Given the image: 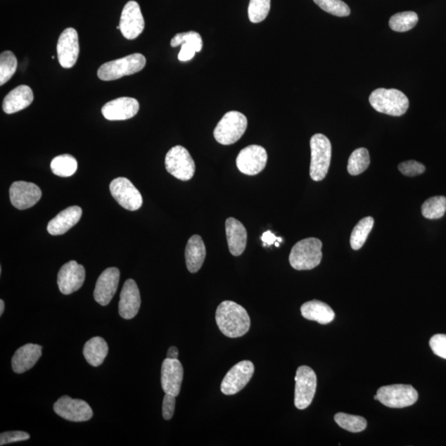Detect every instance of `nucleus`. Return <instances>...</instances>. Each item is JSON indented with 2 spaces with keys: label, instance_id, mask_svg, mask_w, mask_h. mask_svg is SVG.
I'll list each match as a JSON object with an SVG mask.
<instances>
[{
  "label": "nucleus",
  "instance_id": "f257e3e1",
  "mask_svg": "<svg viewBox=\"0 0 446 446\" xmlns=\"http://www.w3.org/2000/svg\"><path fill=\"white\" fill-rule=\"evenodd\" d=\"M216 322L223 335L229 338H238L250 330V319L243 306L232 301L220 303L216 311Z\"/></svg>",
  "mask_w": 446,
  "mask_h": 446
},
{
  "label": "nucleus",
  "instance_id": "f03ea898",
  "mask_svg": "<svg viewBox=\"0 0 446 446\" xmlns=\"http://www.w3.org/2000/svg\"><path fill=\"white\" fill-rule=\"evenodd\" d=\"M371 106L378 113L393 117L405 115L409 108V101L400 90L395 89H377L369 98Z\"/></svg>",
  "mask_w": 446,
  "mask_h": 446
},
{
  "label": "nucleus",
  "instance_id": "7ed1b4c3",
  "mask_svg": "<svg viewBox=\"0 0 446 446\" xmlns=\"http://www.w3.org/2000/svg\"><path fill=\"white\" fill-rule=\"evenodd\" d=\"M321 241L314 237L298 241L293 246L289 255V263L297 270L314 269L321 262Z\"/></svg>",
  "mask_w": 446,
  "mask_h": 446
},
{
  "label": "nucleus",
  "instance_id": "20e7f679",
  "mask_svg": "<svg viewBox=\"0 0 446 446\" xmlns=\"http://www.w3.org/2000/svg\"><path fill=\"white\" fill-rule=\"evenodd\" d=\"M146 63V60L144 55L134 53L127 56L103 64L98 70V77L103 82H111L139 72L144 70Z\"/></svg>",
  "mask_w": 446,
  "mask_h": 446
},
{
  "label": "nucleus",
  "instance_id": "39448f33",
  "mask_svg": "<svg viewBox=\"0 0 446 446\" xmlns=\"http://www.w3.org/2000/svg\"><path fill=\"white\" fill-rule=\"evenodd\" d=\"M310 177L314 181L324 179L329 173L331 159V141L324 134H315L310 140Z\"/></svg>",
  "mask_w": 446,
  "mask_h": 446
},
{
  "label": "nucleus",
  "instance_id": "423d86ee",
  "mask_svg": "<svg viewBox=\"0 0 446 446\" xmlns=\"http://www.w3.org/2000/svg\"><path fill=\"white\" fill-rule=\"evenodd\" d=\"M248 125V118L243 113L230 111L217 123L213 135L218 144L225 146L234 144L244 135Z\"/></svg>",
  "mask_w": 446,
  "mask_h": 446
},
{
  "label": "nucleus",
  "instance_id": "0eeeda50",
  "mask_svg": "<svg viewBox=\"0 0 446 446\" xmlns=\"http://www.w3.org/2000/svg\"><path fill=\"white\" fill-rule=\"evenodd\" d=\"M377 397L384 406L403 408L414 405L419 400V393L408 384H393L378 388Z\"/></svg>",
  "mask_w": 446,
  "mask_h": 446
},
{
  "label": "nucleus",
  "instance_id": "6e6552de",
  "mask_svg": "<svg viewBox=\"0 0 446 446\" xmlns=\"http://www.w3.org/2000/svg\"><path fill=\"white\" fill-rule=\"evenodd\" d=\"M165 164L166 170L182 181L191 179L196 173V163L187 149L182 146H174L168 151Z\"/></svg>",
  "mask_w": 446,
  "mask_h": 446
},
{
  "label": "nucleus",
  "instance_id": "1a4fd4ad",
  "mask_svg": "<svg viewBox=\"0 0 446 446\" xmlns=\"http://www.w3.org/2000/svg\"><path fill=\"white\" fill-rule=\"evenodd\" d=\"M295 382L294 405L298 409L305 410L311 405L316 393L317 376L314 370L302 365L297 370Z\"/></svg>",
  "mask_w": 446,
  "mask_h": 446
},
{
  "label": "nucleus",
  "instance_id": "9d476101",
  "mask_svg": "<svg viewBox=\"0 0 446 446\" xmlns=\"http://www.w3.org/2000/svg\"><path fill=\"white\" fill-rule=\"evenodd\" d=\"M255 372V367L249 360L234 365L226 374L221 384V391L225 395H234L246 386Z\"/></svg>",
  "mask_w": 446,
  "mask_h": 446
},
{
  "label": "nucleus",
  "instance_id": "9b49d317",
  "mask_svg": "<svg viewBox=\"0 0 446 446\" xmlns=\"http://www.w3.org/2000/svg\"><path fill=\"white\" fill-rule=\"evenodd\" d=\"M109 189L113 198L127 210H139L144 203L141 193L127 178L120 177L113 179Z\"/></svg>",
  "mask_w": 446,
  "mask_h": 446
},
{
  "label": "nucleus",
  "instance_id": "f8f14e48",
  "mask_svg": "<svg viewBox=\"0 0 446 446\" xmlns=\"http://www.w3.org/2000/svg\"><path fill=\"white\" fill-rule=\"evenodd\" d=\"M268 155L264 147L251 145L241 150L236 158V166L241 173L255 175L267 166Z\"/></svg>",
  "mask_w": 446,
  "mask_h": 446
},
{
  "label": "nucleus",
  "instance_id": "ddd939ff",
  "mask_svg": "<svg viewBox=\"0 0 446 446\" xmlns=\"http://www.w3.org/2000/svg\"><path fill=\"white\" fill-rule=\"evenodd\" d=\"M54 412L63 419L75 422L87 421L93 416L91 407L87 402L66 395L55 402Z\"/></svg>",
  "mask_w": 446,
  "mask_h": 446
},
{
  "label": "nucleus",
  "instance_id": "4468645a",
  "mask_svg": "<svg viewBox=\"0 0 446 446\" xmlns=\"http://www.w3.org/2000/svg\"><path fill=\"white\" fill-rule=\"evenodd\" d=\"M120 31L128 40L136 39L145 28L144 18L136 1H129L122 9L120 23Z\"/></svg>",
  "mask_w": 446,
  "mask_h": 446
},
{
  "label": "nucleus",
  "instance_id": "2eb2a0df",
  "mask_svg": "<svg viewBox=\"0 0 446 446\" xmlns=\"http://www.w3.org/2000/svg\"><path fill=\"white\" fill-rule=\"evenodd\" d=\"M56 50L60 65L65 69L72 68L79 53L77 31L69 27L61 32Z\"/></svg>",
  "mask_w": 446,
  "mask_h": 446
},
{
  "label": "nucleus",
  "instance_id": "dca6fc26",
  "mask_svg": "<svg viewBox=\"0 0 446 446\" xmlns=\"http://www.w3.org/2000/svg\"><path fill=\"white\" fill-rule=\"evenodd\" d=\"M9 197L13 207L25 210L40 200L42 191L35 184L17 181L13 183L9 189Z\"/></svg>",
  "mask_w": 446,
  "mask_h": 446
},
{
  "label": "nucleus",
  "instance_id": "f3484780",
  "mask_svg": "<svg viewBox=\"0 0 446 446\" xmlns=\"http://www.w3.org/2000/svg\"><path fill=\"white\" fill-rule=\"evenodd\" d=\"M85 279V269L82 265L71 260L60 268L58 276L60 291L69 295L79 291L83 286Z\"/></svg>",
  "mask_w": 446,
  "mask_h": 446
},
{
  "label": "nucleus",
  "instance_id": "a211bd4d",
  "mask_svg": "<svg viewBox=\"0 0 446 446\" xmlns=\"http://www.w3.org/2000/svg\"><path fill=\"white\" fill-rule=\"evenodd\" d=\"M139 108V103L136 98L122 97L104 104L102 113L109 121L127 120L136 116Z\"/></svg>",
  "mask_w": 446,
  "mask_h": 446
},
{
  "label": "nucleus",
  "instance_id": "6ab92c4d",
  "mask_svg": "<svg viewBox=\"0 0 446 446\" xmlns=\"http://www.w3.org/2000/svg\"><path fill=\"white\" fill-rule=\"evenodd\" d=\"M184 378L182 364L178 359L166 358L161 367V386L167 395L177 397Z\"/></svg>",
  "mask_w": 446,
  "mask_h": 446
},
{
  "label": "nucleus",
  "instance_id": "aec40b11",
  "mask_svg": "<svg viewBox=\"0 0 446 446\" xmlns=\"http://www.w3.org/2000/svg\"><path fill=\"white\" fill-rule=\"evenodd\" d=\"M120 272L115 267L108 268L98 277L94 292V300L98 305L107 306L113 300L120 283Z\"/></svg>",
  "mask_w": 446,
  "mask_h": 446
},
{
  "label": "nucleus",
  "instance_id": "412c9836",
  "mask_svg": "<svg viewBox=\"0 0 446 446\" xmlns=\"http://www.w3.org/2000/svg\"><path fill=\"white\" fill-rule=\"evenodd\" d=\"M141 295L139 287L134 279H127L123 286L118 312L123 319H132L139 313L141 307Z\"/></svg>",
  "mask_w": 446,
  "mask_h": 446
},
{
  "label": "nucleus",
  "instance_id": "4be33fe9",
  "mask_svg": "<svg viewBox=\"0 0 446 446\" xmlns=\"http://www.w3.org/2000/svg\"><path fill=\"white\" fill-rule=\"evenodd\" d=\"M82 216V208L72 206L65 208L49 222L47 231L52 236L65 234L77 224Z\"/></svg>",
  "mask_w": 446,
  "mask_h": 446
},
{
  "label": "nucleus",
  "instance_id": "5701e85b",
  "mask_svg": "<svg viewBox=\"0 0 446 446\" xmlns=\"http://www.w3.org/2000/svg\"><path fill=\"white\" fill-rule=\"evenodd\" d=\"M42 346L28 343L16 350L12 358V368L16 374H23L32 369L39 362Z\"/></svg>",
  "mask_w": 446,
  "mask_h": 446
},
{
  "label": "nucleus",
  "instance_id": "b1692460",
  "mask_svg": "<svg viewBox=\"0 0 446 446\" xmlns=\"http://www.w3.org/2000/svg\"><path fill=\"white\" fill-rule=\"evenodd\" d=\"M226 234L231 254L234 256L243 254L248 243V231L243 223L234 217L227 218Z\"/></svg>",
  "mask_w": 446,
  "mask_h": 446
},
{
  "label": "nucleus",
  "instance_id": "393cba45",
  "mask_svg": "<svg viewBox=\"0 0 446 446\" xmlns=\"http://www.w3.org/2000/svg\"><path fill=\"white\" fill-rule=\"evenodd\" d=\"M33 92L27 85H20L9 92L3 102V110L7 115L20 112L31 106L33 101Z\"/></svg>",
  "mask_w": 446,
  "mask_h": 446
},
{
  "label": "nucleus",
  "instance_id": "a878e982",
  "mask_svg": "<svg viewBox=\"0 0 446 446\" xmlns=\"http://www.w3.org/2000/svg\"><path fill=\"white\" fill-rule=\"evenodd\" d=\"M206 257V248L200 236L194 235L189 238L185 249V260L189 272L197 273L203 267Z\"/></svg>",
  "mask_w": 446,
  "mask_h": 446
},
{
  "label": "nucleus",
  "instance_id": "bb28decb",
  "mask_svg": "<svg viewBox=\"0 0 446 446\" xmlns=\"http://www.w3.org/2000/svg\"><path fill=\"white\" fill-rule=\"evenodd\" d=\"M301 314L305 319L315 321L322 325L330 324L335 319V312L326 303L312 300L303 303Z\"/></svg>",
  "mask_w": 446,
  "mask_h": 446
},
{
  "label": "nucleus",
  "instance_id": "cd10ccee",
  "mask_svg": "<svg viewBox=\"0 0 446 446\" xmlns=\"http://www.w3.org/2000/svg\"><path fill=\"white\" fill-rule=\"evenodd\" d=\"M84 357L94 367L101 365L108 353V345L106 340L96 336L87 341L84 346Z\"/></svg>",
  "mask_w": 446,
  "mask_h": 446
},
{
  "label": "nucleus",
  "instance_id": "c85d7f7f",
  "mask_svg": "<svg viewBox=\"0 0 446 446\" xmlns=\"http://www.w3.org/2000/svg\"><path fill=\"white\" fill-rule=\"evenodd\" d=\"M374 223V220L371 217H364L357 223L351 232V248L357 250L362 248L373 229Z\"/></svg>",
  "mask_w": 446,
  "mask_h": 446
},
{
  "label": "nucleus",
  "instance_id": "c756f323",
  "mask_svg": "<svg viewBox=\"0 0 446 446\" xmlns=\"http://www.w3.org/2000/svg\"><path fill=\"white\" fill-rule=\"evenodd\" d=\"M78 163L74 156L65 154L56 156L51 163V172L60 177H70L77 172Z\"/></svg>",
  "mask_w": 446,
  "mask_h": 446
},
{
  "label": "nucleus",
  "instance_id": "7c9ffc66",
  "mask_svg": "<svg viewBox=\"0 0 446 446\" xmlns=\"http://www.w3.org/2000/svg\"><path fill=\"white\" fill-rule=\"evenodd\" d=\"M446 212V198L444 196L431 197L422 204L421 213L427 219H440Z\"/></svg>",
  "mask_w": 446,
  "mask_h": 446
},
{
  "label": "nucleus",
  "instance_id": "2f4dec72",
  "mask_svg": "<svg viewBox=\"0 0 446 446\" xmlns=\"http://www.w3.org/2000/svg\"><path fill=\"white\" fill-rule=\"evenodd\" d=\"M417 22H419V16L415 12L398 13L391 17L389 20V27L393 31L404 32L412 30Z\"/></svg>",
  "mask_w": 446,
  "mask_h": 446
},
{
  "label": "nucleus",
  "instance_id": "473e14b6",
  "mask_svg": "<svg viewBox=\"0 0 446 446\" xmlns=\"http://www.w3.org/2000/svg\"><path fill=\"white\" fill-rule=\"evenodd\" d=\"M369 164V153L367 148L355 150L348 160V173L351 175L362 174L368 169Z\"/></svg>",
  "mask_w": 446,
  "mask_h": 446
},
{
  "label": "nucleus",
  "instance_id": "72a5a7b5",
  "mask_svg": "<svg viewBox=\"0 0 446 446\" xmlns=\"http://www.w3.org/2000/svg\"><path fill=\"white\" fill-rule=\"evenodd\" d=\"M334 419L341 428L357 433L363 431L367 426V421L362 416H354L339 412L336 414Z\"/></svg>",
  "mask_w": 446,
  "mask_h": 446
},
{
  "label": "nucleus",
  "instance_id": "f704fd0d",
  "mask_svg": "<svg viewBox=\"0 0 446 446\" xmlns=\"http://www.w3.org/2000/svg\"><path fill=\"white\" fill-rule=\"evenodd\" d=\"M18 60L15 55L11 51L2 52L0 55V85L7 83L15 74Z\"/></svg>",
  "mask_w": 446,
  "mask_h": 446
},
{
  "label": "nucleus",
  "instance_id": "c9c22d12",
  "mask_svg": "<svg viewBox=\"0 0 446 446\" xmlns=\"http://www.w3.org/2000/svg\"><path fill=\"white\" fill-rule=\"evenodd\" d=\"M270 11V0H250L248 16L251 23H259L267 18Z\"/></svg>",
  "mask_w": 446,
  "mask_h": 446
},
{
  "label": "nucleus",
  "instance_id": "e433bc0d",
  "mask_svg": "<svg viewBox=\"0 0 446 446\" xmlns=\"http://www.w3.org/2000/svg\"><path fill=\"white\" fill-rule=\"evenodd\" d=\"M322 11L338 17H348L350 9L348 4L341 0H313Z\"/></svg>",
  "mask_w": 446,
  "mask_h": 446
},
{
  "label": "nucleus",
  "instance_id": "4c0bfd02",
  "mask_svg": "<svg viewBox=\"0 0 446 446\" xmlns=\"http://www.w3.org/2000/svg\"><path fill=\"white\" fill-rule=\"evenodd\" d=\"M184 42L196 45L200 51L203 49V39L200 34L193 31L178 33L170 41V46L177 47L181 46Z\"/></svg>",
  "mask_w": 446,
  "mask_h": 446
},
{
  "label": "nucleus",
  "instance_id": "58836bf2",
  "mask_svg": "<svg viewBox=\"0 0 446 446\" xmlns=\"http://www.w3.org/2000/svg\"><path fill=\"white\" fill-rule=\"evenodd\" d=\"M398 170L406 177H414L423 174L426 170L425 165L416 160H407L398 165Z\"/></svg>",
  "mask_w": 446,
  "mask_h": 446
},
{
  "label": "nucleus",
  "instance_id": "ea45409f",
  "mask_svg": "<svg viewBox=\"0 0 446 446\" xmlns=\"http://www.w3.org/2000/svg\"><path fill=\"white\" fill-rule=\"evenodd\" d=\"M430 346L435 355L446 359V335L438 334L430 340Z\"/></svg>",
  "mask_w": 446,
  "mask_h": 446
},
{
  "label": "nucleus",
  "instance_id": "a19ab883",
  "mask_svg": "<svg viewBox=\"0 0 446 446\" xmlns=\"http://www.w3.org/2000/svg\"><path fill=\"white\" fill-rule=\"evenodd\" d=\"M30 439V435L25 431H7L0 435V445H4L18 441H23Z\"/></svg>",
  "mask_w": 446,
  "mask_h": 446
},
{
  "label": "nucleus",
  "instance_id": "79ce46f5",
  "mask_svg": "<svg viewBox=\"0 0 446 446\" xmlns=\"http://www.w3.org/2000/svg\"><path fill=\"white\" fill-rule=\"evenodd\" d=\"M175 403H177L175 397L165 393L163 406V415L165 420L169 421L172 419L174 412Z\"/></svg>",
  "mask_w": 446,
  "mask_h": 446
},
{
  "label": "nucleus",
  "instance_id": "37998d69",
  "mask_svg": "<svg viewBox=\"0 0 446 446\" xmlns=\"http://www.w3.org/2000/svg\"><path fill=\"white\" fill-rule=\"evenodd\" d=\"M196 52H200L198 50V47L193 44H189V42H184L181 45V49H180L178 59L180 61H189L193 58L194 55H196Z\"/></svg>",
  "mask_w": 446,
  "mask_h": 446
},
{
  "label": "nucleus",
  "instance_id": "c03bdc74",
  "mask_svg": "<svg viewBox=\"0 0 446 446\" xmlns=\"http://www.w3.org/2000/svg\"><path fill=\"white\" fill-rule=\"evenodd\" d=\"M278 237L275 236L272 231H267L264 232L262 240L264 243V246H272L277 241Z\"/></svg>",
  "mask_w": 446,
  "mask_h": 446
},
{
  "label": "nucleus",
  "instance_id": "a18cd8bd",
  "mask_svg": "<svg viewBox=\"0 0 446 446\" xmlns=\"http://www.w3.org/2000/svg\"><path fill=\"white\" fill-rule=\"evenodd\" d=\"M179 350L175 346L170 348L167 352V358L169 359H178Z\"/></svg>",
  "mask_w": 446,
  "mask_h": 446
},
{
  "label": "nucleus",
  "instance_id": "49530a36",
  "mask_svg": "<svg viewBox=\"0 0 446 446\" xmlns=\"http://www.w3.org/2000/svg\"><path fill=\"white\" fill-rule=\"evenodd\" d=\"M4 311V302L3 300H0V316L3 315Z\"/></svg>",
  "mask_w": 446,
  "mask_h": 446
}]
</instances>
